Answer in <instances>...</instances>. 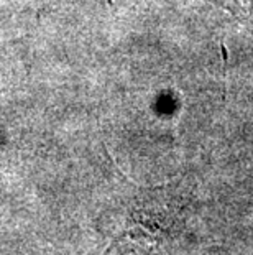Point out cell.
<instances>
[{"label": "cell", "instance_id": "1", "mask_svg": "<svg viewBox=\"0 0 253 255\" xmlns=\"http://www.w3.org/2000/svg\"><path fill=\"white\" fill-rule=\"evenodd\" d=\"M230 5L245 10L247 13H249V10H253V0H230Z\"/></svg>", "mask_w": 253, "mask_h": 255}]
</instances>
